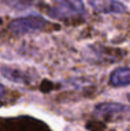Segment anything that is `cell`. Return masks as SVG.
<instances>
[{
  "mask_svg": "<svg viewBox=\"0 0 130 131\" xmlns=\"http://www.w3.org/2000/svg\"><path fill=\"white\" fill-rule=\"evenodd\" d=\"M46 26V20L40 15H27L14 19L9 28L14 35H27L35 31H40Z\"/></svg>",
  "mask_w": 130,
  "mask_h": 131,
  "instance_id": "6da1fadb",
  "label": "cell"
},
{
  "mask_svg": "<svg viewBox=\"0 0 130 131\" xmlns=\"http://www.w3.org/2000/svg\"><path fill=\"white\" fill-rule=\"evenodd\" d=\"M55 5L50 12L55 18H73L84 13L82 0H54Z\"/></svg>",
  "mask_w": 130,
  "mask_h": 131,
  "instance_id": "7a4b0ae2",
  "label": "cell"
},
{
  "mask_svg": "<svg viewBox=\"0 0 130 131\" xmlns=\"http://www.w3.org/2000/svg\"><path fill=\"white\" fill-rule=\"evenodd\" d=\"M89 5L98 13L121 14L126 12V6L119 0H88Z\"/></svg>",
  "mask_w": 130,
  "mask_h": 131,
  "instance_id": "3957f363",
  "label": "cell"
},
{
  "mask_svg": "<svg viewBox=\"0 0 130 131\" xmlns=\"http://www.w3.org/2000/svg\"><path fill=\"white\" fill-rule=\"evenodd\" d=\"M128 111V107L124 104L116 103V102H103L96 106L94 113L99 117H106V118H112L116 116L123 115L124 112Z\"/></svg>",
  "mask_w": 130,
  "mask_h": 131,
  "instance_id": "277c9868",
  "label": "cell"
},
{
  "mask_svg": "<svg viewBox=\"0 0 130 131\" xmlns=\"http://www.w3.org/2000/svg\"><path fill=\"white\" fill-rule=\"evenodd\" d=\"M110 84L112 87L130 85V68H117L110 75Z\"/></svg>",
  "mask_w": 130,
  "mask_h": 131,
  "instance_id": "5b68a950",
  "label": "cell"
},
{
  "mask_svg": "<svg viewBox=\"0 0 130 131\" xmlns=\"http://www.w3.org/2000/svg\"><path fill=\"white\" fill-rule=\"evenodd\" d=\"M1 75L8 79V80H12L14 83H27L29 82L28 79V75L27 73L22 71L21 69H15V68H10V66H6V65H3L1 66Z\"/></svg>",
  "mask_w": 130,
  "mask_h": 131,
  "instance_id": "8992f818",
  "label": "cell"
},
{
  "mask_svg": "<svg viewBox=\"0 0 130 131\" xmlns=\"http://www.w3.org/2000/svg\"><path fill=\"white\" fill-rule=\"evenodd\" d=\"M5 3H8L9 6H13L17 9H24L32 4V0H5Z\"/></svg>",
  "mask_w": 130,
  "mask_h": 131,
  "instance_id": "52a82bcc",
  "label": "cell"
}]
</instances>
